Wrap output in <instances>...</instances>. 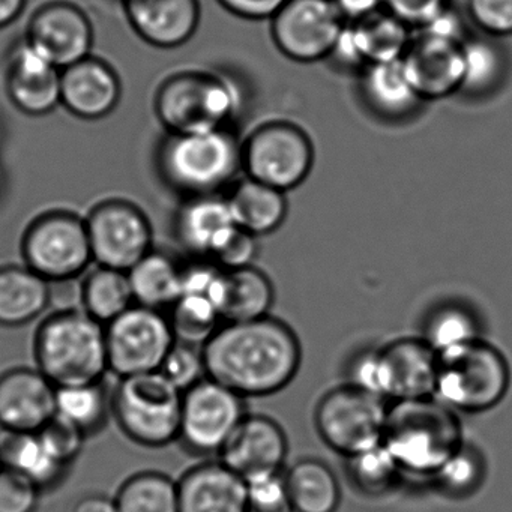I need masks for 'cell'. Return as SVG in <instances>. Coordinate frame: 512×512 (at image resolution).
I'll use <instances>...</instances> for the list:
<instances>
[{
  "instance_id": "cell-12",
  "label": "cell",
  "mask_w": 512,
  "mask_h": 512,
  "mask_svg": "<svg viewBox=\"0 0 512 512\" xmlns=\"http://www.w3.org/2000/svg\"><path fill=\"white\" fill-rule=\"evenodd\" d=\"M269 22L275 49L298 64L329 59L346 25L332 0H287Z\"/></svg>"
},
{
  "instance_id": "cell-36",
  "label": "cell",
  "mask_w": 512,
  "mask_h": 512,
  "mask_svg": "<svg viewBox=\"0 0 512 512\" xmlns=\"http://www.w3.org/2000/svg\"><path fill=\"white\" fill-rule=\"evenodd\" d=\"M115 500L118 512H179L178 482L164 473H137Z\"/></svg>"
},
{
  "instance_id": "cell-50",
  "label": "cell",
  "mask_w": 512,
  "mask_h": 512,
  "mask_svg": "<svg viewBox=\"0 0 512 512\" xmlns=\"http://www.w3.org/2000/svg\"><path fill=\"white\" fill-rule=\"evenodd\" d=\"M329 58L334 59L337 64L343 65V67L365 68V61L362 58L361 49H359L352 23H347L341 29Z\"/></svg>"
},
{
  "instance_id": "cell-23",
  "label": "cell",
  "mask_w": 512,
  "mask_h": 512,
  "mask_svg": "<svg viewBox=\"0 0 512 512\" xmlns=\"http://www.w3.org/2000/svg\"><path fill=\"white\" fill-rule=\"evenodd\" d=\"M178 491L179 512H250L245 479L221 461L188 470Z\"/></svg>"
},
{
  "instance_id": "cell-54",
  "label": "cell",
  "mask_w": 512,
  "mask_h": 512,
  "mask_svg": "<svg viewBox=\"0 0 512 512\" xmlns=\"http://www.w3.org/2000/svg\"><path fill=\"white\" fill-rule=\"evenodd\" d=\"M4 469V464H2V455H0V470Z\"/></svg>"
},
{
  "instance_id": "cell-14",
  "label": "cell",
  "mask_w": 512,
  "mask_h": 512,
  "mask_svg": "<svg viewBox=\"0 0 512 512\" xmlns=\"http://www.w3.org/2000/svg\"><path fill=\"white\" fill-rule=\"evenodd\" d=\"M245 416L241 395L205 377L184 392L179 439L199 454H220Z\"/></svg>"
},
{
  "instance_id": "cell-5",
  "label": "cell",
  "mask_w": 512,
  "mask_h": 512,
  "mask_svg": "<svg viewBox=\"0 0 512 512\" xmlns=\"http://www.w3.org/2000/svg\"><path fill=\"white\" fill-rule=\"evenodd\" d=\"M434 397L455 412L481 413L502 403L511 385V367L502 352L479 340L437 353Z\"/></svg>"
},
{
  "instance_id": "cell-26",
  "label": "cell",
  "mask_w": 512,
  "mask_h": 512,
  "mask_svg": "<svg viewBox=\"0 0 512 512\" xmlns=\"http://www.w3.org/2000/svg\"><path fill=\"white\" fill-rule=\"evenodd\" d=\"M361 92L377 116L391 121L409 118L422 103L403 61L367 65L361 77Z\"/></svg>"
},
{
  "instance_id": "cell-4",
  "label": "cell",
  "mask_w": 512,
  "mask_h": 512,
  "mask_svg": "<svg viewBox=\"0 0 512 512\" xmlns=\"http://www.w3.org/2000/svg\"><path fill=\"white\" fill-rule=\"evenodd\" d=\"M158 166L164 181L188 199L211 196L242 169V142L227 128L169 134L161 145Z\"/></svg>"
},
{
  "instance_id": "cell-19",
  "label": "cell",
  "mask_w": 512,
  "mask_h": 512,
  "mask_svg": "<svg viewBox=\"0 0 512 512\" xmlns=\"http://www.w3.org/2000/svg\"><path fill=\"white\" fill-rule=\"evenodd\" d=\"M62 70L28 41L14 47L8 59L5 88L17 110L44 116L61 106Z\"/></svg>"
},
{
  "instance_id": "cell-33",
  "label": "cell",
  "mask_w": 512,
  "mask_h": 512,
  "mask_svg": "<svg viewBox=\"0 0 512 512\" xmlns=\"http://www.w3.org/2000/svg\"><path fill=\"white\" fill-rule=\"evenodd\" d=\"M352 26L365 67L401 61L412 40L409 26L392 16L385 8L352 23Z\"/></svg>"
},
{
  "instance_id": "cell-35",
  "label": "cell",
  "mask_w": 512,
  "mask_h": 512,
  "mask_svg": "<svg viewBox=\"0 0 512 512\" xmlns=\"http://www.w3.org/2000/svg\"><path fill=\"white\" fill-rule=\"evenodd\" d=\"M346 473L358 493L380 497L391 493L400 482V464L383 443L346 458Z\"/></svg>"
},
{
  "instance_id": "cell-37",
  "label": "cell",
  "mask_w": 512,
  "mask_h": 512,
  "mask_svg": "<svg viewBox=\"0 0 512 512\" xmlns=\"http://www.w3.org/2000/svg\"><path fill=\"white\" fill-rule=\"evenodd\" d=\"M487 460L478 446L464 442L434 473V485L449 499H467L484 484Z\"/></svg>"
},
{
  "instance_id": "cell-47",
  "label": "cell",
  "mask_w": 512,
  "mask_h": 512,
  "mask_svg": "<svg viewBox=\"0 0 512 512\" xmlns=\"http://www.w3.org/2000/svg\"><path fill=\"white\" fill-rule=\"evenodd\" d=\"M451 5V0H382V7L409 28H422L440 11Z\"/></svg>"
},
{
  "instance_id": "cell-31",
  "label": "cell",
  "mask_w": 512,
  "mask_h": 512,
  "mask_svg": "<svg viewBox=\"0 0 512 512\" xmlns=\"http://www.w3.org/2000/svg\"><path fill=\"white\" fill-rule=\"evenodd\" d=\"M0 455L5 469L20 473L40 490L58 485L68 470V466L50 452L40 433L7 431L0 439Z\"/></svg>"
},
{
  "instance_id": "cell-8",
  "label": "cell",
  "mask_w": 512,
  "mask_h": 512,
  "mask_svg": "<svg viewBox=\"0 0 512 512\" xmlns=\"http://www.w3.org/2000/svg\"><path fill=\"white\" fill-rule=\"evenodd\" d=\"M316 160L314 143L301 125L272 119L242 140V170L247 178L287 193L304 184Z\"/></svg>"
},
{
  "instance_id": "cell-9",
  "label": "cell",
  "mask_w": 512,
  "mask_h": 512,
  "mask_svg": "<svg viewBox=\"0 0 512 512\" xmlns=\"http://www.w3.org/2000/svg\"><path fill=\"white\" fill-rule=\"evenodd\" d=\"M386 400L346 383L326 392L314 410V427L328 448L344 458L383 443Z\"/></svg>"
},
{
  "instance_id": "cell-45",
  "label": "cell",
  "mask_w": 512,
  "mask_h": 512,
  "mask_svg": "<svg viewBox=\"0 0 512 512\" xmlns=\"http://www.w3.org/2000/svg\"><path fill=\"white\" fill-rule=\"evenodd\" d=\"M40 488L20 473L0 470V512H35Z\"/></svg>"
},
{
  "instance_id": "cell-17",
  "label": "cell",
  "mask_w": 512,
  "mask_h": 512,
  "mask_svg": "<svg viewBox=\"0 0 512 512\" xmlns=\"http://www.w3.org/2000/svg\"><path fill=\"white\" fill-rule=\"evenodd\" d=\"M56 386L34 368L0 376V427L8 433H38L56 416Z\"/></svg>"
},
{
  "instance_id": "cell-29",
  "label": "cell",
  "mask_w": 512,
  "mask_h": 512,
  "mask_svg": "<svg viewBox=\"0 0 512 512\" xmlns=\"http://www.w3.org/2000/svg\"><path fill=\"white\" fill-rule=\"evenodd\" d=\"M509 74V58L496 38L469 37L463 44V80L460 92L470 98H485L499 92Z\"/></svg>"
},
{
  "instance_id": "cell-13",
  "label": "cell",
  "mask_w": 512,
  "mask_h": 512,
  "mask_svg": "<svg viewBox=\"0 0 512 512\" xmlns=\"http://www.w3.org/2000/svg\"><path fill=\"white\" fill-rule=\"evenodd\" d=\"M92 257L98 266L128 272L152 251L151 223L125 200H107L86 218Z\"/></svg>"
},
{
  "instance_id": "cell-18",
  "label": "cell",
  "mask_w": 512,
  "mask_h": 512,
  "mask_svg": "<svg viewBox=\"0 0 512 512\" xmlns=\"http://www.w3.org/2000/svg\"><path fill=\"white\" fill-rule=\"evenodd\" d=\"M379 353L386 401L434 397L439 355L424 338H398Z\"/></svg>"
},
{
  "instance_id": "cell-41",
  "label": "cell",
  "mask_w": 512,
  "mask_h": 512,
  "mask_svg": "<svg viewBox=\"0 0 512 512\" xmlns=\"http://www.w3.org/2000/svg\"><path fill=\"white\" fill-rule=\"evenodd\" d=\"M245 485L250 512H293L283 470L257 473Z\"/></svg>"
},
{
  "instance_id": "cell-40",
  "label": "cell",
  "mask_w": 512,
  "mask_h": 512,
  "mask_svg": "<svg viewBox=\"0 0 512 512\" xmlns=\"http://www.w3.org/2000/svg\"><path fill=\"white\" fill-rule=\"evenodd\" d=\"M169 314L173 334L179 343L203 347L220 328L221 316L211 299L182 295Z\"/></svg>"
},
{
  "instance_id": "cell-48",
  "label": "cell",
  "mask_w": 512,
  "mask_h": 512,
  "mask_svg": "<svg viewBox=\"0 0 512 512\" xmlns=\"http://www.w3.org/2000/svg\"><path fill=\"white\" fill-rule=\"evenodd\" d=\"M419 31L427 32V34L442 38V40L454 41V43L460 44H463L469 38L463 17L452 8V5L436 14L427 25L419 28Z\"/></svg>"
},
{
  "instance_id": "cell-6",
  "label": "cell",
  "mask_w": 512,
  "mask_h": 512,
  "mask_svg": "<svg viewBox=\"0 0 512 512\" xmlns=\"http://www.w3.org/2000/svg\"><path fill=\"white\" fill-rule=\"evenodd\" d=\"M241 106L232 80L211 71H182L155 95V113L169 134L223 130Z\"/></svg>"
},
{
  "instance_id": "cell-24",
  "label": "cell",
  "mask_w": 512,
  "mask_h": 512,
  "mask_svg": "<svg viewBox=\"0 0 512 512\" xmlns=\"http://www.w3.org/2000/svg\"><path fill=\"white\" fill-rule=\"evenodd\" d=\"M226 197H190L176 215L178 242L196 259L211 260L212 254L236 229Z\"/></svg>"
},
{
  "instance_id": "cell-27",
  "label": "cell",
  "mask_w": 512,
  "mask_h": 512,
  "mask_svg": "<svg viewBox=\"0 0 512 512\" xmlns=\"http://www.w3.org/2000/svg\"><path fill=\"white\" fill-rule=\"evenodd\" d=\"M52 298L50 281L29 266L0 268V326L19 328L34 322Z\"/></svg>"
},
{
  "instance_id": "cell-39",
  "label": "cell",
  "mask_w": 512,
  "mask_h": 512,
  "mask_svg": "<svg viewBox=\"0 0 512 512\" xmlns=\"http://www.w3.org/2000/svg\"><path fill=\"white\" fill-rule=\"evenodd\" d=\"M424 338L437 353L464 346L481 337L478 317L460 304H446L428 316Z\"/></svg>"
},
{
  "instance_id": "cell-52",
  "label": "cell",
  "mask_w": 512,
  "mask_h": 512,
  "mask_svg": "<svg viewBox=\"0 0 512 512\" xmlns=\"http://www.w3.org/2000/svg\"><path fill=\"white\" fill-rule=\"evenodd\" d=\"M73 512H118V506L116 500L103 494H89L76 503Z\"/></svg>"
},
{
  "instance_id": "cell-51",
  "label": "cell",
  "mask_w": 512,
  "mask_h": 512,
  "mask_svg": "<svg viewBox=\"0 0 512 512\" xmlns=\"http://www.w3.org/2000/svg\"><path fill=\"white\" fill-rule=\"evenodd\" d=\"M338 13L349 23H356L382 10V0H332Z\"/></svg>"
},
{
  "instance_id": "cell-22",
  "label": "cell",
  "mask_w": 512,
  "mask_h": 512,
  "mask_svg": "<svg viewBox=\"0 0 512 512\" xmlns=\"http://www.w3.org/2000/svg\"><path fill=\"white\" fill-rule=\"evenodd\" d=\"M137 35L157 49H176L194 37L200 25L199 0H122Z\"/></svg>"
},
{
  "instance_id": "cell-25",
  "label": "cell",
  "mask_w": 512,
  "mask_h": 512,
  "mask_svg": "<svg viewBox=\"0 0 512 512\" xmlns=\"http://www.w3.org/2000/svg\"><path fill=\"white\" fill-rule=\"evenodd\" d=\"M274 286L256 266L221 272L212 302L226 322H248L269 316L274 304Z\"/></svg>"
},
{
  "instance_id": "cell-11",
  "label": "cell",
  "mask_w": 512,
  "mask_h": 512,
  "mask_svg": "<svg viewBox=\"0 0 512 512\" xmlns=\"http://www.w3.org/2000/svg\"><path fill=\"white\" fill-rule=\"evenodd\" d=\"M106 337L110 371L121 379L160 371L176 343L169 316L137 304L106 325Z\"/></svg>"
},
{
  "instance_id": "cell-34",
  "label": "cell",
  "mask_w": 512,
  "mask_h": 512,
  "mask_svg": "<svg viewBox=\"0 0 512 512\" xmlns=\"http://www.w3.org/2000/svg\"><path fill=\"white\" fill-rule=\"evenodd\" d=\"M82 298L85 313L104 326L136 305L128 272L104 266H98L86 277Z\"/></svg>"
},
{
  "instance_id": "cell-3",
  "label": "cell",
  "mask_w": 512,
  "mask_h": 512,
  "mask_svg": "<svg viewBox=\"0 0 512 512\" xmlns=\"http://www.w3.org/2000/svg\"><path fill=\"white\" fill-rule=\"evenodd\" d=\"M34 353L38 370L56 388L100 383L110 371L106 326L85 311H62L44 320Z\"/></svg>"
},
{
  "instance_id": "cell-38",
  "label": "cell",
  "mask_w": 512,
  "mask_h": 512,
  "mask_svg": "<svg viewBox=\"0 0 512 512\" xmlns=\"http://www.w3.org/2000/svg\"><path fill=\"white\" fill-rule=\"evenodd\" d=\"M112 400L103 383L64 386L56 389V415L79 427L85 434L100 430L106 422Z\"/></svg>"
},
{
  "instance_id": "cell-16",
  "label": "cell",
  "mask_w": 512,
  "mask_h": 512,
  "mask_svg": "<svg viewBox=\"0 0 512 512\" xmlns=\"http://www.w3.org/2000/svg\"><path fill=\"white\" fill-rule=\"evenodd\" d=\"M463 44L433 37L419 29L412 35L401 61L422 101L443 100L460 92Z\"/></svg>"
},
{
  "instance_id": "cell-15",
  "label": "cell",
  "mask_w": 512,
  "mask_h": 512,
  "mask_svg": "<svg viewBox=\"0 0 512 512\" xmlns=\"http://www.w3.org/2000/svg\"><path fill=\"white\" fill-rule=\"evenodd\" d=\"M25 40L56 67L65 70L92 56L94 29L91 20L76 5L52 2L32 16Z\"/></svg>"
},
{
  "instance_id": "cell-53",
  "label": "cell",
  "mask_w": 512,
  "mask_h": 512,
  "mask_svg": "<svg viewBox=\"0 0 512 512\" xmlns=\"http://www.w3.org/2000/svg\"><path fill=\"white\" fill-rule=\"evenodd\" d=\"M26 7V0H0V29L13 25Z\"/></svg>"
},
{
  "instance_id": "cell-28",
  "label": "cell",
  "mask_w": 512,
  "mask_h": 512,
  "mask_svg": "<svg viewBox=\"0 0 512 512\" xmlns=\"http://www.w3.org/2000/svg\"><path fill=\"white\" fill-rule=\"evenodd\" d=\"M226 199L236 226L257 238L280 229L289 212L286 193L250 178L238 182Z\"/></svg>"
},
{
  "instance_id": "cell-1",
  "label": "cell",
  "mask_w": 512,
  "mask_h": 512,
  "mask_svg": "<svg viewBox=\"0 0 512 512\" xmlns=\"http://www.w3.org/2000/svg\"><path fill=\"white\" fill-rule=\"evenodd\" d=\"M202 352L206 377L242 398L277 394L295 379L302 361L298 335L272 316L224 323Z\"/></svg>"
},
{
  "instance_id": "cell-49",
  "label": "cell",
  "mask_w": 512,
  "mask_h": 512,
  "mask_svg": "<svg viewBox=\"0 0 512 512\" xmlns=\"http://www.w3.org/2000/svg\"><path fill=\"white\" fill-rule=\"evenodd\" d=\"M287 0H218V4L239 19L260 22L271 20Z\"/></svg>"
},
{
  "instance_id": "cell-7",
  "label": "cell",
  "mask_w": 512,
  "mask_h": 512,
  "mask_svg": "<svg viewBox=\"0 0 512 512\" xmlns=\"http://www.w3.org/2000/svg\"><path fill=\"white\" fill-rule=\"evenodd\" d=\"M182 400L163 373L122 377L112 397V410L125 434L139 445L161 448L179 439Z\"/></svg>"
},
{
  "instance_id": "cell-10",
  "label": "cell",
  "mask_w": 512,
  "mask_h": 512,
  "mask_svg": "<svg viewBox=\"0 0 512 512\" xmlns=\"http://www.w3.org/2000/svg\"><path fill=\"white\" fill-rule=\"evenodd\" d=\"M26 266L47 281H68L85 274L92 257L86 220L67 211L38 217L22 242Z\"/></svg>"
},
{
  "instance_id": "cell-30",
  "label": "cell",
  "mask_w": 512,
  "mask_h": 512,
  "mask_svg": "<svg viewBox=\"0 0 512 512\" xmlns=\"http://www.w3.org/2000/svg\"><path fill=\"white\" fill-rule=\"evenodd\" d=\"M184 265L169 254L152 250L128 271L134 301L142 307L163 311L182 296Z\"/></svg>"
},
{
  "instance_id": "cell-55",
  "label": "cell",
  "mask_w": 512,
  "mask_h": 512,
  "mask_svg": "<svg viewBox=\"0 0 512 512\" xmlns=\"http://www.w3.org/2000/svg\"><path fill=\"white\" fill-rule=\"evenodd\" d=\"M0 142H2V128H0Z\"/></svg>"
},
{
  "instance_id": "cell-46",
  "label": "cell",
  "mask_w": 512,
  "mask_h": 512,
  "mask_svg": "<svg viewBox=\"0 0 512 512\" xmlns=\"http://www.w3.org/2000/svg\"><path fill=\"white\" fill-rule=\"evenodd\" d=\"M259 253L257 236L236 227L229 238L212 254L211 260L224 271L253 266Z\"/></svg>"
},
{
  "instance_id": "cell-44",
  "label": "cell",
  "mask_w": 512,
  "mask_h": 512,
  "mask_svg": "<svg viewBox=\"0 0 512 512\" xmlns=\"http://www.w3.org/2000/svg\"><path fill=\"white\" fill-rule=\"evenodd\" d=\"M38 433L50 452L65 466H70L79 457L86 437L79 427L58 415Z\"/></svg>"
},
{
  "instance_id": "cell-32",
  "label": "cell",
  "mask_w": 512,
  "mask_h": 512,
  "mask_svg": "<svg viewBox=\"0 0 512 512\" xmlns=\"http://www.w3.org/2000/svg\"><path fill=\"white\" fill-rule=\"evenodd\" d=\"M293 512H337L341 488L331 467L316 458H302L286 472Z\"/></svg>"
},
{
  "instance_id": "cell-2",
  "label": "cell",
  "mask_w": 512,
  "mask_h": 512,
  "mask_svg": "<svg viewBox=\"0 0 512 512\" xmlns=\"http://www.w3.org/2000/svg\"><path fill=\"white\" fill-rule=\"evenodd\" d=\"M463 443L457 412L436 397L389 406L383 445L403 472L431 478Z\"/></svg>"
},
{
  "instance_id": "cell-43",
  "label": "cell",
  "mask_w": 512,
  "mask_h": 512,
  "mask_svg": "<svg viewBox=\"0 0 512 512\" xmlns=\"http://www.w3.org/2000/svg\"><path fill=\"white\" fill-rule=\"evenodd\" d=\"M470 22L491 38L512 37V0H467Z\"/></svg>"
},
{
  "instance_id": "cell-20",
  "label": "cell",
  "mask_w": 512,
  "mask_h": 512,
  "mask_svg": "<svg viewBox=\"0 0 512 512\" xmlns=\"http://www.w3.org/2000/svg\"><path fill=\"white\" fill-rule=\"evenodd\" d=\"M289 443L281 425L263 415H247L220 451V461L247 479L277 472L286 463Z\"/></svg>"
},
{
  "instance_id": "cell-42",
  "label": "cell",
  "mask_w": 512,
  "mask_h": 512,
  "mask_svg": "<svg viewBox=\"0 0 512 512\" xmlns=\"http://www.w3.org/2000/svg\"><path fill=\"white\" fill-rule=\"evenodd\" d=\"M163 373L179 391L185 392L206 377L202 347L176 341L161 365Z\"/></svg>"
},
{
  "instance_id": "cell-21",
  "label": "cell",
  "mask_w": 512,
  "mask_h": 512,
  "mask_svg": "<svg viewBox=\"0 0 512 512\" xmlns=\"http://www.w3.org/2000/svg\"><path fill=\"white\" fill-rule=\"evenodd\" d=\"M121 95L118 74L94 56L62 70L61 106L83 121L109 116L118 107Z\"/></svg>"
}]
</instances>
